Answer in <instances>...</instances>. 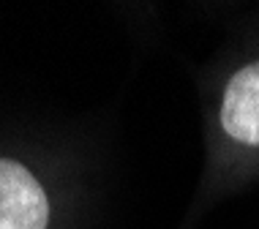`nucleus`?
I'll return each mask as SVG.
<instances>
[{
  "mask_svg": "<svg viewBox=\"0 0 259 229\" xmlns=\"http://www.w3.org/2000/svg\"><path fill=\"white\" fill-rule=\"evenodd\" d=\"M50 205L22 164L0 158V229H47Z\"/></svg>",
  "mask_w": 259,
  "mask_h": 229,
  "instance_id": "obj_1",
  "label": "nucleus"
},
{
  "mask_svg": "<svg viewBox=\"0 0 259 229\" xmlns=\"http://www.w3.org/2000/svg\"><path fill=\"white\" fill-rule=\"evenodd\" d=\"M221 126L237 142L259 145V60L229 79L221 104Z\"/></svg>",
  "mask_w": 259,
  "mask_h": 229,
  "instance_id": "obj_2",
  "label": "nucleus"
}]
</instances>
